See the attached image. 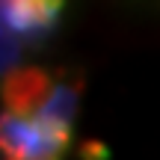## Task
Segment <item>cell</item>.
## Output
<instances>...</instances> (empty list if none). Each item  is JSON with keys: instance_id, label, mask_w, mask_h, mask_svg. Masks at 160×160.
<instances>
[{"instance_id": "1", "label": "cell", "mask_w": 160, "mask_h": 160, "mask_svg": "<svg viewBox=\"0 0 160 160\" xmlns=\"http://www.w3.org/2000/svg\"><path fill=\"white\" fill-rule=\"evenodd\" d=\"M71 133L57 131V128L45 125V122L33 119V116H18L6 113L0 119V145H3V157L15 160H51L62 157L68 148Z\"/></svg>"}, {"instance_id": "2", "label": "cell", "mask_w": 160, "mask_h": 160, "mask_svg": "<svg viewBox=\"0 0 160 160\" xmlns=\"http://www.w3.org/2000/svg\"><path fill=\"white\" fill-rule=\"evenodd\" d=\"M62 0H0V18L6 27L24 36L27 48H42L59 27Z\"/></svg>"}, {"instance_id": "3", "label": "cell", "mask_w": 160, "mask_h": 160, "mask_svg": "<svg viewBox=\"0 0 160 160\" xmlns=\"http://www.w3.org/2000/svg\"><path fill=\"white\" fill-rule=\"evenodd\" d=\"M53 80L45 68H15L12 74H3V110L18 116H36V110L51 95Z\"/></svg>"}, {"instance_id": "4", "label": "cell", "mask_w": 160, "mask_h": 160, "mask_svg": "<svg viewBox=\"0 0 160 160\" xmlns=\"http://www.w3.org/2000/svg\"><path fill=\"white\" fill-rule=\"evenodd\" d=\"M80 92H83V74H77V71H62V74H59V80L53 83L51 95H48L45 104L36 110L33 119L45 122V125L57 128V131L71 133L74 119H77Z\"/></svg>"}, {"instance_id": "5", "label": "cell", "mask_w": 160, "mask_h": 160, "mask_svg": "<svg viewBox=\"0 0 160 160\" xmlns=\"http://www.w3.org/2000/svg\"><path fill=\"white\" fill-rule=\"evenodd\" d=\"M24 45H27L24 36L3 24V33H0V71H3V74H12L15 68H21V62H24Z\"/></svg>"}, {"instance_id": "6", "label": "cell", "mask_w": 160, "mask_h": 160, "mask_svg": "<svg viewBox=\"0 0 160 160\" xmlns=\"http://www.w3.org/2000/svg\"><path fill=\"white\" fill-rule=\"evenodd\" d=\"M80 157H110V151L101 142H83L80 145Z\"/></svg>"}]
</instances>
